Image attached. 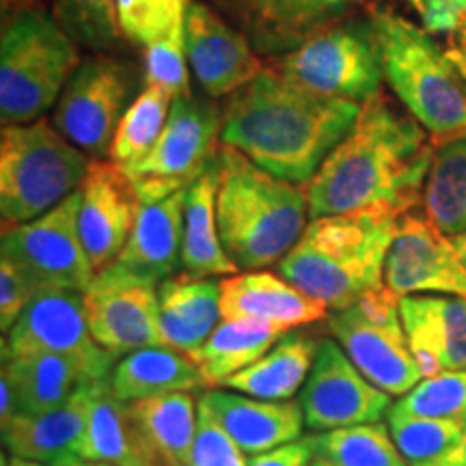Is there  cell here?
Instances as JSON below:
<instances>
[{
  "mask_svg": "<svg viewBox=\"0 0 466 466\" xmlns=\"http://www.w3.org/2000/svg\"><path fill=\"white\" fill-rule=\"evenodd\" d=\"M423 209L445 236L466 233V138H453L434 149Z\"/></svg>",
  "mask_w": 466,
  "mask_h": 466,
  "instance_id": "obj_33",
  "label": "cell"
},
{
  "mask_svg": "<svg viewBox=\"0 0 466 466\" xmlns=\"http://www.w3.org/2000/svg\"><path fill=\"white\" fill-rule=\"evenodd\" d=\"M37 296V288L25 272L9 259H0V330L9 335L31 300Z\"/></svg>",
  "mask_w": 466,
  "mask_h": 466,
  "instance_id": "obj_42",
  "label": "cell"
},
{
  "mask_svg": "<svg viewBox=\"0 0 466 466\" xmlns=\"http://www.w3.org/2000/svg\"><path fill=\"white\" fill-rule=\"evenodd\" d=\"M199 408L229 434L247 456H258L299 441L305 417L299 401H268L231 389H206Z\"/></svg>",
  "mask_w": 466,
  "mask_h": 466,
  "instance_id": "obj_19",
  "label": "cell"
},
{
  "mask_svg": "<svg viewBox=\"0 0 466 466\" xmlns=\"http://www.w3.org/2000/svg\"><path fill=\"white\" fill-rule=\"evenodd\" d=\"M326 330L380 391L401 398L423 380L401 324L400 299L384 285L330 311Z\"/></svg>",
  "mask_w": 466,
  "mask_h": 466,
  "instance_id": "obj_8",
  "label": "cell"
},
{
  "mask_svg": "<svg viewBox=\"0 0 466 466\" xmlns=\"http://www.w3.org/2000/svg\"><path fill=\"white\" fill-rule=\"evenodd\" d=\"M108 380L116 398L124 401L206 391L209 387L192 357L167 346H149L126 354L115 363Z\"/></svg>",
  "mask_w": 466,
  "mask_h": 466,
  "instance_id": "obj_27",
  "label": "cell"
},
{
  "mask_svg": "<svg viewBox=\"0 0 466 466\" xmlns=\"http://www.w3.org/2000/svg\"><path fill=\"white\" fill-rule=\"evenodd\" d=\"M0 255L42 289L85 291L93 277L78 231V190L31 223L5 227Z\"/></svg>",
  "mask_w": 466,
  "mask_h": 466,
  "instance_id": "obj_11",
  "label": "cell"
},
{
  "mask_svg": "<svg viewBox=\"0 0 466 466\" xmlns=\"http://www.w3.org/2000/svg\"><path fill=\"white\" fill-rule=\"evenodd\" d=\"M186 55L212 97L236 93L264 72L248 39L203 3H192L186 15Z\"/></svg>",
  "mask_w": 466,
  "mask_h": 466,
  "instance_id": "obj_18",
  "label": "cell"
},
{
  "mask_svg": "<svg viewBox=\"0 0 466 466\" xmlns=\"http://www.w3.org/2000/svg\"><path fill=\"white\" fill-rule=\"evenodd\" d=\"M127 404L151 466H190L199 423V401L195 395L168 393Z\"/></svg>",
  "mask_w": 466,
  "mask_h": 466,
  "instance_id": "obj_26",
  "label": "cell"
},
{
  "mask_svg": "<svg viewBox=\"0 0 466 466\" xmlns=\"http://www.w3.org/2000/svg\"><path fill=\"white\" fill-rule=\"evenodd\" d=\"M393 406L408 415L466 423V370L425 376Z\"/></svg>",
  "mask_w": 466,
  "mask_h": 466,
  "instance_id": "obj_38",
  "label": "cell"
},
{
  "mask_svg": "<svg viewBox=\"0 0 466 466\" xmlns=\"http://www.w3.org/2000/svg\"><path fill=\"white\" fill-rule=\"evenodd\" d=\"M130 175L115 160H93L78 188V231L93 272L106 270L124 250L141 212Z\"/></svg>",
  "mask_w": 466,
  "mask_h": 466,
  "instance_id": "obj_17",
  "label": "cell"
},
{
  "mask_svg": "<svg viewBox=\"0 0 466 466\" xmlns=\"http://www.w3.org/2000/svg\"><path fill=\"white\" fill-rule=\"evenodd\" d=\"M130 86V74L121 61L113 56L86 58L58 97L52 124L80 151L104 160L127 110Z\"/></svg>",
  "mask_w": 466,
  "mask_h": 466,
  "instance_id": "obj_12",
  "label": "cell"
},
{
  "mask_svg": "<svg viewBox=\"0 0 466 466\" xmlns=\"http://www.w3.org/2000/svg\"><path fill=\"white\" fill-rule=\"evenodd\" d=\"M56 17L74 39L91 48H110L121 37L116 0H56Z\"/></svg>",
  "mask_w": 466,
  "mask_h": 466,
  "instance_id": "obj_39",
  "label": "cell"
},
{
  "mask_svg": "<svg viewBox=\"0 0 466 466\" xmlns=\"http://www.w3.org/2000/svg\"><path fill=\"white\" fill-rule=\"evenodd\" d=\"M145 67H147V85L160 86V89L171 93L173 100L184 93H190L186 25L160 42L147 46Z\"/></svg>",
  "mask_w": 466,
  "mask_h": 466,
  "instance_id": "obj_40",
  "label": "cell"
},
{
  "mask_svg": "<svg viewBox=\"0 0 466 466\" xmlns=\"http://www.w3.org/2000/svg\"><path fill=\"white\" fill-rule=\"evenodd\" d=\"M264 52L299 48L309 37L341 22L357 0H225Z\"/></svg>",
  "mask_w": 466,
  "mask_h": 466,
  "instance_id": "obj_22",
  "label": "cell"
},
{
  "mask_svg": "<svg viewBox=\"0 0 466 466\" xmlns=\"http://www.w3.org/2000/svg\"><path fill=\"white\" fill-rule=\"evenodd\" d=\"M387 425L400 453L410 466H428L445 456L466 428L464 421L408 415L395 406L389 410Z\"/></svg>",
  "mask_w": 466,
  "mask_h": 466,
  "instance_id": "obj_36",
  "label": "cell"
},
{
  "mask_svg": "<svg viewBox=\"0 0 466 466\" xmlns=\"http://www.w3.org/2000/svg\"><path fill=\"white\" fill-rule=\"evenodd\" d=\"M451 242H453V247H456V250L460 253V258H462V261L466 264V233H460V236H453Z\"/></svg>",
  "mask_w": 466,
  "mask_h": 466,
  "instance_id": "obj_49",
  "label": "cell"
},
{
  "mask_svg": "<svg viewBox=\"0 0 466 466\" xmlns=\"http://www.w3.org/2000/svg\"><path fill=\"white\" fill-rule=\"evenodd\" d=\"M275 69L307 89L365 104L380 96L382 58L374 26L337 22L277 58Z\"/></svg>",
  "mask_w": 466,
  "mask_h": 466,
  "instance_id": "obj_10",
  "label": "cell"
},
{
  "mask_svg": "<svg viewBox=\"0 0 466 466\" xmlns=\"http://www.w3.org/2000/svg\"><path fill=\"white\" fill-rule=\"evenodd\" d=\"M447 56L451 58L453 66L460 69V74L466 80V17L456 26V31L447 35Z\"/></svg>",
  "mask_w": 466,
  "mask_h": 466,
  "instance_id": "obj_46",
  "label": "cell"
},
{
  "mask_svg": "<svg viewBox=\"0 0 466 466\" xmlns=\"http://www.w3.org/2000/svg\"><path fill=\"white\" fill-rule=\"evenodd\" d=\"M190 7L192 0H116V20L121 35L147 48L184 26Z\"/></svg>",
  "mask_w": 466,
  "mask_h": 466,
  "instance_id": "obj_37",
  "label": "cell"
},
{
  "mask_svg": "<svg viewBox=\"0 0 466 466\" xmlns=\"http://www.w3.org/2000/svg\"><path fill=\"white\" fill-rule=\"evenodd\" d=\"M400 316L423 378L466 370V300L415 294L400 299Z\"/></svg>",
  "mask_w": 466,
  "mask_h": 466,
  "instance_id": "obj_20",
  "label": "cell"
},
{
  "mask_svg": "<svg viewBox=\"0 0 466 466\" xmlns=\"http://www.w3.org/2000/svg\"><path fill=\"white\" fill-rule=\"evenodd\" d=\"M78 458L113 466H151L134 428L130 404L116 398L108 378L91 382L89 387V408Z\"/></svg>",
  "mask_w": 466,
  "mask_h": 466,
  "instance_id": "obj_28",
  "label": "cell"
},
{
  "mask_svg": "<svg viewBox=\"0 0 466 466\" xmlns=\"http://www.w3.org/2000/svg\"><path fill=\"white\" fill-rule=\"evenodd\" d=\"M190 466H248L244 451L203 408H199V423H197L195 442H192Z\"/></svg>",
  "mask_w": 466,
  "mask_h": 466,
  "instance_id": "obj_41",
  "label": "cell"
},
{
  "mask_svg": "<svg viewBox=\"0 0 466 466\" xmlns=\"http://www.w3.org/2000/svg\"><path fill=\"white\" fill-rule=\"evenodd\" d=\"M401 214L389 208L313 218L279 261V275L326 305L343 309L384 285V261Z\"/></svg>",
  "mask_w": 466,
  "mask_h": 466,
  "instance_id": "obj_3",
  "label": "cell"
},
{
  "mask_svg": "<svg viewBox=\"0 0 466 466\" xmlns=\"http://www.w3.org/2000/svg\"><path fill=\"white\" fill-rule=\"evenodd\" d=\"M158 305L162 346L192 357L223 319L220 281L177 272L158 285Z\"/></svg>",
  "mask_w": 466,
  "mask_h": 466,
  "instance_id": "obj_25",
  "label": "cell"
},
{
  "mask_svg": "<svg viewBox=\"0 0 466 466\" xmlns=\"http://www.w3.org/2000/svg\"><path fill=\"white\" fill-rule=\"evenodd\" d=\"M83 296L93 339L116 360L141 348L162 346L156 283L113 264L93 277Z\"/></svg>",
  "mask_w": 466,
  "mask_h": 466,
  "instance_id": "obj_15",
  "label": "cell"
},
{
  "mask_svg": "<svg viewBox=\"0 0 466 466\" xmlns=\"http://www.w3.org/2000/svg\"><path fill=\"white\" fill-rule=\"evenodd\" d=\"M89 384L72 400L39 415H17L3 425V445L11 456L39 460L66 466L78 458V445L85 434Z\"/></svg>",
  "mask_w": 466,
  "mask_h": 466,
  "instance_id": "obj_24",
  "label": "cell"
},
{
  "mask_svg": "<svg viewBox=\"0 0 466 466\" xmlns=\"http://www.w3.org/2000/svg\"><path fill=\"white\" fill-rule=\"evenodd\" d=\"M173 96L160 86L147 85L141 96L127 106L124 119L116 127L110 160L116 165L130 167L143 160L165 132L171 115Z\"/></svg>",
  "mask_w": 466,
  "mask_h": 466,
  "instance_id": "obj_35",
  "label": "cell"
},
{
  "mask_svg": "<svg viewBox=\"0 0 466 466\" xmlns=\"http://www.w3.org/2000/svg\"><path fill=\"white\" fill-rule=\"evenodd\" d=\"M428 466H466V428L456 445H453L445 456L434 460V462H430Z\"/></svg>",
  "mask_w": 466,
  "mask_h": 466,
  "instance_id": "obj_47",
  "label": "cell"
},
{
  "mask_svg": "<svg viewBox=\"0 0 466 466\" xmlns=\"http://www.w3.org/2000/svg\"><path fill=\"white\" fill-rule=\"evenodd\" d=\"M218 167L214 162L206 173L186 188L182 272L190 277H231L238 275L223 247L217 220Z\"/></svg>",
  "mask_w": 466,
  "mask_h": 466,
  "instance_id": "obj_29",
  "label": "cell"
},
{
  "mask_svg": "<svg viewBox=\"0 0 466 466\" xmlns=\"http://www.w3.org/2000/svg\"><path fill=\"white\" fill-rule=\"evenodd\" d=\"M316 458L311 436H300L299 441L277 447V450L258 453L248 458V466H311Z\"/></svg>",
  "mask_w": 466,
  "mask_h": 466,
  "instance_id": "obj_44",
  "label": "cell"
},
{
  "mask_svg": "<svg viewBox=\"0 0 466 466\" xmlns=\"http://www.w3.org/2000/svg\"><path fill=\"white\" fill-rule=\"evenodd\" d=\"M91 466H113V464H104V462H89Z\"/></svg>",
  "mask_w": 466,
  "mask_h": 466,
  "instance_id": "obj_52",
  "label": "cell"
},
{
  "mask_svg": "<svg viewBox=\"0 0 466 466\" xmlns=\"http://www.w3.org/2000/svg\"><path fill=\"white\" fill-rule=\"evenodd\" d=\"M80 66L74 37L46 14L26 7L11 17L0 42V116L33 124L61 97Z\"/></svg>",
  "mask_w": 466,
  "mask_h": 466,
  "instance_id": "obj_6",
  "label": "cell"
},
{
  "mask_svg": "<svg viewBox=\"0 0 466 466\" xmlns=\"http://www.w3.org/2000/svg\"><path fill=\"white\" fill-rule=\"evenodd\" d=\"M384 288L398 299L439 294L466 300V264L432 220L406 212L384 261Z\"/></svg>",
  "mask_w": 466,
  "mask_h": 466,
  "instance_id": "obj_16",
  "label": "cell"
},
{
  "mask_svg": "<svg viewBox=\"0 0 466 466\" xmlns=\"http://www.w3.org/2000/svg\"><path fill=\"white\" fill-rule=\"evenodd\" d=\"M91 162L50 121L5 126L0 138L3 229L31 223L61 206L83 186Z\"/></svg>",
  "mask_w": 466,
  "mask_h": 466,
  "instance_id": "obj_7",
  "label": "cell"
},
{
  "mask_svg": "<svg viewBox=\"0 0 466 466\" xmlns=\"http://www.w3.org/2000/svg\"><path fill=\"white\" fill-rule=\"evenodd\" d=\"M66 466H91V464H89V462H85V460L76 458V460H72V462H69V464H66Z\"/></svg>",
  "mask_w": 466,
  "mask_h": 466,
  "instance_id": "obj_51",
  "label": "cell"
},
{
  "mask_svg": "<svg viewBox=\"0 0 466 466\" xmlns=\"http://www.w3.org/2000/svg\"><path fill=\"white\" fill-rule=\"evenodd\" d=\"M17 415H20V398H17L11 378L5 371H0V428Z\"/></svg>",
  "mask_w": 466,
  "mask_h": 466,
  "instance_id": "obj_45",
  "label": "cell"
},
{
  "mask_svg": "<svg viewBox=\"0 0 466 466\" xmlns=\"http://www.w3.org/2000/svg\"><path fill=\"white\" fill-rule=\"evenodd\" d=\"M318 346L319 339L307 333H285L258 363L227 378L220 387L250 398L289 401L305 387Z\"/></svg>",
  "mask_w": 466,
  "mask_h": 466,
  "instance_id": "obj_30",
  "label": "cell"
},
{
  "mask_svg": "<svg viewBox=\"0 0 466 466\" xmlns=\"http://www.w3.org/2000/svg\"><path fill=\"white\" fill-rule=\"evenodd\" d=\"M217 167V220L227 255L240 272L279 264L309 225L305 188L227 145L218 149Z\"/></svg>",
  "mask_w": 466,
  "mask_h": 466,
  "instance_id": "obj_4",
  "label": "cell"
},
{
  "mask_svg": "<svg viewBox=\"0 0 466 466\" xmlns=\"http://www.w3.org/2000/svg\"><path fill=\"white\" fill-rule=\"evenodd\" d=\"M223 319H258L283 333L329 318V309L288 279L268 270H248L220 281Z\"/></svg>",
  "mask_w": 466,
  "mask_h": 466,
  "instance_id": "obj_21",
  "label": "cell"
},
{
  "mask_svg": "<svg viewBox=\"0 0 466 466\" xmlns=\"http://www.w3.org/2000/svg\"><path fill=\"white\" fill-rule=\"evenodd\" d=\"M299 404L305 428L322 434L350 425L376 423L391 410V395L360 374L343 348L330 337L319 339L316 360Z\"/></svg>",
  "mask_w": 466,
  "mask_h": 466,
  "instance_id": "obj_14",
  "label": "cell"
},
{
  "mask_svg": "<svg viewBox=\"0 0 466 466\" xmlns=\"http://www.w3.org/2000/svg\"><path fill=\"white\" fill-rule=\"evenodd\" d=\"M363 104L302 86L270 67L233 93L220 143L291 184H309L357 124Z\"/></svg>",
  "mask_w": 466,
  "mask_h": 466,
  "instance_id": "obj_2",
  "label": "cell"
},
{
  "mask_svg": "<svg viewBox=\"0 0 466 466\" xmlns=\"http://www.w3.org/2000/svg\"><path fill=\"white\" fill-rule=\"evenodd\" d=\"M311 466H335V464H330L329 460H324V458H313V464Z\"/></svg>",
  "mask_w": 466,
  "mask_h": 466,
  "instance_id": "obj_50",
  "label": "cell"
},
{
  "mask_svg": "<svg viewBox=\"0 0 466 466\" xmlns=\"http://www.w3.org/2000/svg\"><path fill=\"white\" fill-rule=\"evenodd\" d=\"M382 72L395 96L432 141L466 138V80L428 31L380 11L371 20Z\"/></svg>",
  "mask_w": 466,
  "mask_h": 466,
  "instance_id": "obj_5",
  "label": "cell"
},
{
  "mask_svg": "<svg viewBox=\"0 0 466 466\" xmlns=\"http://www.w3.org/2000/svg\"><path fill=\"white\" fill-rule=\"evenodd\" d=\"M434 143L417 119L398 113L382 96L360 106L352 130L305 184L309 218L370 208L398 214L423 203Z\"/></svg>",
  "mask_w": 466,
  "mask_h": 466,
  "instance_id": "obj_1",
  "label": "cell"
},
{
  "mask_svg": "<svg viewBox=\"0 0 466 466\" xmlns=\"http://www.w3.org/2000/svg\"><path fill=\"white\" fill-rule=\"evenodd\" d=\"M28 352L72 359L85 367L93 382L108 378L116 363L113 354L93 339L83 291L72 289L37 291L7 339H3V354Z\"/></svg>",
  "mask_w": 466,
  "mask_h": 466,
  "instance_id": "obj_13",
  "label": "cell"
},
{
  "mask_svg": "<svg viewBox=\"0 0 466 466\" xmlns=\"http://www.w3.org/2000/svg\"><path fill=\"white\" fill-rule=\"evenodd\" d=\"M318 458L335 466H410L382 421L311 434Z\"/></svg>",
  "mask_w": 466,
  "mask_h": 466,
  "instance_id": "obj_34",
  "label": "cell"
},
{
  "mask_svg": "<svg viewBox=\"0 0 466 466\" xmlns=\"http://www.w3.org/2000/svg\"><path fill=\"white\" fill-rule=\"evenodd\" d=\"M3 466H56V464H48V462H39V460H26V458H17L11 456H3Z\"/></svg>",
  "mask_w": 466,
  "mask_h": 466,
  "instance_id": "obj_48",
  "label": "cell"
},
{
  "mask_svg": "<svg viewBox=\"0 0 466 466\" xmlns=\"http://www.w3.org/2000/svg\"><path fill=\"white\" fill-rule=\"evenodd\" d=\"M3 371L20 398V415H39L63 406L93 382L83 365L48 352L3 354Z\"/></svg>",
  "mask_w": 466,
  "mask_h": 466,
  "instance_id": "obj_31",
  "label": "cell"
},
{
  "mask_svg": "<svg viewBox=\"0 0 466 466\" xmlns=\"http://www.w3.org/2000/svg\"><path fill=\"white\" fill-rule=\"evenodd\" d=\"M421 17L423 28L434 35H450L466 17V0H408Z\"/></svg>",
  "mask_w": 466,
  "mask_h": 466,
  "instance_id": "obj_43",
  "label": "cell"
},
{
  "mask_svg": "<svg viewBox=\"0 0 466 466\" xmlns=\"http://www.w3.org/2000/svg\"><path fill=\"white\" fill-rule=\"evenodd\" d=\"M186 190L141 206L134 229L115 264L134 277L160 285L182 268Z\"/></svg>",
  "mask_w": 466,
  "mask_h": 466,
  "instance_id": "obj_23",
  "label": "cell"
},
{
  "mask_svg": "<svg viewBox=\"0 0 466 466\" xmlns=\"http://www.w3.org/2000/svg\"><path fill=\"white\" fill-rule=\"evenodd\" d=\"M283 335L281 329L258 319H220L192 360L209 387H220L227 378L258 363Z\"/></svg>",
  "mask_w": 466,
  "mask_h": 466,
  "instance_id": "obj_32",
  "label": "cell"
},
{
  "mask_svg": "<svg viewBox=\"0 0 466 466\" xmlns=\"http://www.w3.org/2000/svg\"><path fill=\"white\" fill-rule=\"evenodd\" d=\"M223 116L212 102L190 93L175 97L167 127L156 147L124 167L143 206L158 203L195 184L218 158Z\"/></svg>",
  "mask_w": 466,
  "mask_h": 466,
  "instance_id": "obj_9",
  "label": "cell"
}]
</instances>
